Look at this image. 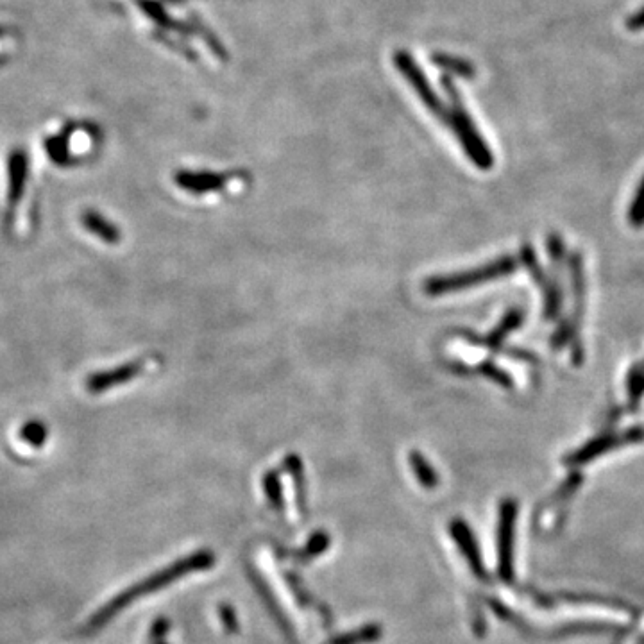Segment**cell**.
<instances>
[{
    "instance_id": "obj_1",
    "label": "cell",
    "mask_w": 644,
    "mask_h": 644,
    "mask_svg": "<svg viewBox=\"0 0 644 644\" xmlns=\"http://www.w3.org/2000/svg\"><path fill=\"white\" fill-rule=\"evenodd\" d=\"M213 562H215V557H213L212 551L201 550L179 559L178 562L170 564L167 568L156 571L151 577H147L142 582L131 585L126 591L117 594L111 602L106 603L104 607L95 612L90 621L86 623L83 634L99 632L102 627H106L110 623L111 619L117 618L119 612L128 609L129 605H133L142 596H149V594L156 593V591H161L172 582H178L179 578L188 577L195 571L212 568Z\"/></svg>"
},
{
    "instance_id": "obj_2",
    "label": "cell",
    "mask_w": 644,
    "mask_h": 644,
    "mask_svg": "<svg viewBox=\"0 0 644 644\" xmlns=\"http://www.w3.org/2000/svg\"><path fill=\"white\" fill-rule=\"evenodd\" d=\"M516 267L517 262L512 256H503V258H498L494 262L476 267L471 271L448 274V276H433L430 280L424 281V294L437 297L473 289L476 285H482L487 281L510 276L512 272L516 271Z\"/></svg>"
},
{
    "instance_id": "obj_3",
    "label": "cell",
    "mask_w": 644,
    "mask_h": 644,
    "mask_svg": "<svg viewBox=\"0 0 644 644\" xmlns=\"http://www.w3.org/2000/svg\"><path fill=\"white\" fill-rule=\"evenodd\" d=\"M442 85L446 88V92L450 94L453 99V108L448 111V124H450L453 131L457 133L460 144L464 147L469 160L475 163L476 167L480 169H491L494 158H492L491 149L485 145L482 136L476 131L475 122L467 115L464 110L462 102H460V95L457 90L451 85L450 77H442Z\"/></svg>"
},
{
    "instance_id": "obj_4",
    "label": "cell",
    "mask_w": 644,
    "mask_h": 644,
    "mask_svg": "<svg viewBox=\"0 0 644 644\" xmlns=\"http://www.w3.org/2000/svg\"><path fill=\"white\" fill-rule=\"evenodd\" d=\"M394 65L407 79L408 85L412 86V90L419 95V99L423 101L424 106L428 110H432L442 120H448V111L442 106L439 95L435 94L432 85L428 83V79L424 76L423 68L417 65L414 58L407 51H398L394 54Z\"/></svg>"
},
{
    "instance_id": "obj_5",
    "label": "cell",
    "mask_w": 644,
    "mask_h": 644,
    "mask_svg": "<svg viewBox=\"0 0 644 644\" xmlns=\"http://www.w3.org/2000/svg\"><path fill=\"white\" fill-rule=\"evenodd\" d=\"M643 439V428H632V430H628L625 433L605 435V437H600L596 441L585 444L584 448H580L577 453H573L568 458V462L569 464H585V462H591L598 455H603L607 451L616 450V448L627 446V444H632V442H641Z\"/></svg>"
},
{
    "instance_id": "obj_6",
    "label": "cell",
    "mask_w": 644,
    "mask_h": 644,
    "mask_svg": "<svg viewBox=\"0 0 644 644\" xmlns=\"http://www.w3.org/2000/svg\"><path fill=\"white\" fill-rule=\"evenodd\" d=\"M516 503L507 500L500 507V535H498V551H500V575L509 580L512 571V537H514V521H516Z\"/></svg>"
},
{
    "instance_id": "obj_7",
    "label": "cell",
    "mask_w": 644,
    "mask_h": 644,
    "mask_svg": "<svg viewBox=\"0 0 644 644\" xmlns=\"http://www.w3.org/2000/svg\"><path fill=\"white\" fill-rule=\"evenodd\" d=\"M142 371V362H129V364H122L110 371H102V373H95L86 380V389L92 394H102L106 390L119 387L122 383H128L136 378Z\"/></svg>"
},
{
    "instance_id": "obj_8",
    "label": "cell",
    "mask_w": 644,
    "mask_h": 644,
    "mask_svg": "<svg viewBox=\"0 0 644 644\" xmlns=\"http://www.w3.org/2000/svg\"><path fill=\"white\" fill-rule=\"evenodd\" d=\"M27 170H29V167H27V156L22 149H17V151H13V153L9 154V213H13V210L17 208V204L20 203V197L24 194V188H26L27 181Z\"/></svg>"
},
{
    "instance_id": "obj_9",
    "label": "cell",
    "mask_w": 644,
    "mask_h": 644,
    "mask_svg": "<svg viewBox=\"0 0 644 644\" xmlns=\"http://www.w3.org/2000/svg\"><path fill=\"white\" fill-rule=\"evenodd\" d=\"M176 183L179 188L192 192V194H208L215 190H222L226 185V176L215 172H188L179 170L176 174Z\"/></svg>"
},
{
    "instance_id": "obj_10",
    "label": "cell",
    "mask_w": 644,
    "mask_h": 644,
    "mask_svg": "<svg viewBox=\"0 0 644 644\" xmlns=\"http://www.w3.org/2000/svg\"><path fill=\"white\" fill-rule=\"evenodd\" d=\"M451 535L457 541L460 550L464 553L469 566L475 571L476 577L485 578V568H483L482 557L476 546L475 535L471 534V528L464 521H453L451 523Z\"/></svg>"
},
{
    "instance_id": "obj_11",
    "label": "cell",
    "mask_w": 644,
    "mask_h": 644,
    "mask_svg": "<svg viewBox=\"0 0 644 644\" xmlns=\"http://www.w3.org/2000/svg\"><path fill=\"white\" fill-rule=\"evenodd\" d=\"M81 222L92 235L101 238L106 244H111V246L119 244L120 237H122L119 226H115L113 222L108 221L101 213L95 212V210H86L81 215Z\"/></svg>"
},
{
    "instance_id": "obj_12",
    "label": "cell",
    "mask_w": 644,
    "mask_h": 644,
    "mask_svg": "<svg viewBox=\"0 0 644 644\" xmlns=\"http://www.w3.org/2000/svg\"><path fill=\"white\" fill-rule=\"evenodd\" d=\"M523 322V312L521 310H512L509 314L505 315V319L496 326V330L492 331L491 335L485 339L483 346L489 349H498L501 342L509 337L512 331L517 330Z\"/></svg>"
},
{
    "instance_id": "obj_13",
    "label": "cell",
    "mask_w": 644,
    "mask_h": 644,
    "mask_svg": "<svg viewBox=\"0 0 644 644\" xmlns=\"http://www.w3.org/2000/svg\"><path fill=\"white\" fill-rule=\"evenodd\" d=\"M408 462H410V467L414 471L419 483L423 485L424 489H435L437 483H439V476H437V471L433 469L432 464L424 458L423 453L419 451H410L408 455Z\"/></svg>"
},
{
    "instance_id": "obj_14",
    "label": "cell",
    "mask_w": 644,
    "mask_h": 644,
    "mask_svg": "<svg viewBox=\"0 0 644 644\" xmlns=\"http://www.w3.org/2000/svg\"><path fill=\"white\" fill-rule=\"evenodd\" d=\"M380 637H382V628L378 625H367V627L358 628L349 634L337 636L326 644H369L378 641Z\"/></svg>"
},
{
    "instance_id": "obj_15",
    "label": "cell",
    "mask_w": 644,
    "mask_h": 644,
    "mask_svg": "<svg viewBox=\"0 0 644 644\" xmlns=\"http://www.w3.org/2000/svg\"><path fill=\"white\" fill-rule=\"evenodd\" d=\"M330 543V535L326 534V532H317V534H314L312 535V537H310V541L306 543V546L305 548H303V550L297 551V562H308V560L319 557L321 553H324V551L328 550Z\"/></svg>"
},
{
    "instance_id": "obj_16",
    "label": "cell",
    "mask_w": 644,
    "mask_h": 644,
    "mask_svg": "<svg viewBox=\"0 0 644 644\" xmlns=\"http://www.w3.org/2000/svg\"><path fill=\"white\" fill-rule=\"evenodd\" d=\"M263 491L267 500L271 503L274 510L285 509V500H283V487H281L280 476L276 471H269L263 476Z\"/></svg>"
},
{
    "instance_id": "obj_17",
    "label": "cell",
    "mask_w": 644,
    "mask_h": 644,
    "mask_svg": "<svg viewBox=\"0 0 644 644\" xmlns=\"http://www.w3.org/2000/svg\"><path fill=\"white\" fill-rule=\"evenodd\" d=\"M285 467L289 471L294 487H296L297 505L305 509V475H303V462L297 455L285 458Z\"/></svg>"
},
{
    "instance_id": "obj_18",
    "label": "cell",
    "mask_w": 644,
    "mask_h": 644,
    "mask_svg": "<svg viewBox=\"0 0 644 644\" xmlns=\"http://www.w3.org/2000/svg\"><path fill=\"white\" fill-rule=\"evenodd\" d=\"M628 222L634 228L644 226V178L641 179L636 195H634V203L628 208Z\"/></svg>"
},
{
    "instance_id": "obj_19",
    "label": "cell",
    "mask_w": 644,
    "mask_h": 644,
    "mask_svg": "<svg viewBox=\"0 0 644 644\" xmlns=\"http://www.w3.org/2000/svg\"><path fill=\"white\" fill-rule=\"evenodd\" d=\"M22 439L34 448H40L47 439V428L42 423H29L22 428Z\"/></svg>"
},
{
    "instance_id": "obj_20",
    "label": "cell",
    "mask_w": 644,
    "mask_h": 644,
    "mask_svg": "<svg viewBox=\"0 0 644 644\" xmlns=\"http://www.w3.org/2000/svg\"><path fill=\"white\" fill-rule=\"evenodd\" d=\"M435 63L442 68H453V70H458V74H462V76H471V67L467 65L466 61H460L457 60V58H450V56H437V58H435Z\"/></svg>"
},
{
    "instance_id": "obj_21",
    "label": "cell",
    "mask_w": 644,
    "mask_h": 644,
    "mask_svg": "<svg viewBox=\"0 0 644 644\" xmlns=\"http://www.w3.org/2000/svg\"><path fill=\"white\" fill-rule=\"evenodd\" d=\"M480 371H482L485 376H489L491 380H494L496 383H500L503 387H510L512 385V380H510L507 374L501 371L500 367L491 364V362H485V364L480 365Z\"/></svg>"
},
{
    "instance_id": "obj_22",
    "label": "cell",
    "mask_w": 644,
    "mask_h": 644,
    "mask_svg": "<svg viewBox=\"0 0 644 644\" xmlns=\"http://www.w3.org/2000/svg\"><path fill=\"white\" fill-rule=\"evenodd\" d=\"M630 396L634 401L641 398L644 394V364L641 367H637L634 374H632V380H630Z\"/></svg>"
},
{
    "instance_id": "obj_23",
    "label": "cell",
    "mask_w": 644,
    "mask_h": 644,
    "mask_svg": "<svg viewBox=\"0 0 644 644\" xmlns=\"http://www.w3.org/2000/svg\"><path fill=\"white\" fill-rule=\"evenodd\" d=\"M221 619L222 623H224V627H226V630L228 632H237L238 630V623H237V618H235V612L231 611L229 607H226V605H222L221 607Z\"/></svg>"
},
{
    "instance_id": "obj_24",
    "label": "cell",
    "mask_w": 644,
    "mask_h": 644,
    "mask_svg": "<svg viewBox=\"0 0 644 644\" xmlns=\"http://www.w3.org/2000/svg\"><path fill=\"white\" fill-rule=\"evenodd\" d=\"M167 628H169V623H167L165 619H158V621L154 623L153 630H151V637H153V639H161V637L167 634Z\"/></svg>"
},
{
    "instance_id": "obj_25",
    "label": "cell",
    "mask_w": 644,
    "mask_h": 644,
    "mask_svg": "<svg viewBox=\"0 0 644 644\" xmlns=\"http://www.w3.org/2000/svg\"><path fill=\"white\" fill-rule=\"evenodd\" d=\"M627 26L630 27V29H634V31H637V29H643L644 27V9H641L639 13H636L634 17L630 18L627 22Z\"/></svg>"
}]
</instances>
